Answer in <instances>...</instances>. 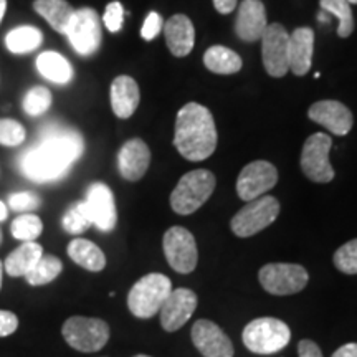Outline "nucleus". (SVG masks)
Instances as JSON below:
<instances>
[{
    "mask_svg": "<svg viewBox=\"0 0 357 357\" xmlns=\"http://www.w3.org/2000/svg\"><path fill=\"white\" fill-rule=\"evenodd\" d=\"M84 142L82 134L68 126L50 123L42 128L38 142L22 154V174L33 182L58 181L68 174L71 164L82 158Z\"/></svg>",
    "mask_w": 357,
    "mask_h": 357,
    "instance_id": "obj_1",
    "label": "nucleus"
},
{
    "mask_svg": "<svg viewBox=\"0 0 357 357\" xmlns=\"http://www.w3.org/2000/svg\"><path fill=\"white\" fill-rule=\"evenodd\" d=\"M217 128L208 108L199 102H187L176 118L174 146L178 154L192 162L208 159L217 149Z\"/></svg>",
    "mask_w": 357,
    "mask_h": 357,
    "instance_id": "obj_2",
    "label": "nucleus"
},
{
    "mask_svg": "<svg viewBox=\"0 0 357 357\" xmlns=\"http://www.w3.org/2000/svg\"><path fill=\"white\" fill-rule=\"evenodd\" d=\"M215 184V176L207 169H195L187 172L181 177L171 194L172 211L178 215H190L197 212L211 199Z\"/></svg>",
    "mask_w": 357,
    "mask_h": 357,
    "instance_id": "obj_3",
    "label": "nucleus"
},
{
    "mask_svg": "<svg viewBox=\"0 0 357 357\" xmlns=\"http://www.w3.org/2000/svg\"><path fill=\"white\" fill-rule=\"evenodd\" d=\"M172 283L166 275L149 273L132 284L128 294V307L136 318L149 319L158 314L172 291Z\"/></svg>",
    "mask_w": 357,
    "mask_h": 357,
    "instance_id": "obj_4",
    "label": "nucleus"
},
{
    "mask_svg": "<svg viewBox=\"0 0 357 357\" xmlns=\"http://www.w3.org/2000/svg\"><path fill=\"white\" fill-rule=\"evenodd\" d=\"M243 344L250 352L260 356L275 354L289 344L291 331L284 321L276 318H258L245 326Z\"/></svg>",
    "mask_w": 357,
    "mask_h": 357,
    "instance_id": "obj_5",
    "label": "nucleus"
},
{
    "mask_svg": "<svg viewBox=\"0 0 357 357\" xmlns=\"http://www.w3.org/2000/svg\"><path fill=\"white\" fill-rule=\"evenodd\" d=\"M66 344L79 352H98L108 344L109 326L100 318L71 316L61 326Z\"/></svg>",
    "mask_w": 357,
    "mask_h": 357,
    "instance_id": "obj_6",
    "label": "nucleus"
},
{
    "mask_svg": "<svg viewBox=\"0 0 357 357\" xmlns=\"http://www.w3.org/2000/svg\"><path fill=\"white\" fill-rule=\"evenodd\" d=\"M280 215V202L271 195H261L250 200L243 208H240L231 218V231L240 238H248L268 229Z\"/></svg>",
    "mask_w": 357,
    "mask_h": 357,
    "instance_id": "obj_7",
    "label": "nucleus"
},
{
    "mask_svg": "<svg viewBox=\"0 0 357 357\" xmlns=\"http://www.w3.org/2000/svg\"><path fill=\"white\" fill-rule=\"evenodd\" d=\"M258 280L265 291L275 296H288L300 293L310 281V275L296 263H268L258 273Z\"/></svg>",
    "mask_w": 357,
    "mask_h": 357,
    "instance_id": "obj_8",
    "label": "nucleus"
},
{
    "mask_svg": "<svg viewBox=\"0 0 357 357\" xmlns=\"http://www.w3.org/2000/svg\"><path fill=\"white\" fill-rule=\"evenodd\" d=\"M66 37L78 55H95L102 40L101 19L95 8L82 7L75 10L73 19L66 30Z\"/></svg>",
    "mask_w": 357,
    "mask_h": 357,
    "instance_id": "obj_9",
    "label": "nucleus"
},
{
    "mask_svg": "<svg viewBox=\"0 0 357 357\" xmlns=\"http://www.w3.org/2000/svg\"><path fill=\"white\" fill-rule=\"evenodd\" d=\"M333 139L324 132H316L307 137L301 153V171L312 182L328 184L334 178V169L329 162V151Z\"/></svg>",
    "mask_w": 357,
    "mask_h": 357,
    "instance_id": "obj_10",
    "label": "nucleus"
},
{
    "mask_svg": "<svg viewBox=\"0 0 357 357\" xmlns=\"http://www.w3.org/2000/svg\"><path fill=\"white\" fill-rule=\"evenodd\" d=\"M166 260L174 271L187 275L197 266L199 250L194 235L184 227H171L162 238Z\"/></svg>",
    "mask_w": 357,
    "mask_h": 357,
    "instance_id": "obj_11",
    "label": "nucleus"
},
{
    "mask_svg": "<svg viewBox=\"0 0 357 357\" xmlns=\"http://www.w3.org/2000/svg\"><path fill=\"white\" fill-rule=\"evenodd\" d=\"M261 58L270 77L281 78L289 71V33L283 25L266 26L261 37Z\"/></svg>",
    "mask_w": 357,
    "mask_h": 357,
    "instance_id": "obj_12",
    "label": "nucleus"
},
{
    "mask_svg": "<svg viewBox=\"0 0 357 357\" xmlns=\"http://www.w3.org/2000/svg\"><path fill=\"white\" fill-rule=\"evenodd\" d=\"M278 182V171L268 160H255L245 166L236 178V194L250 202L270 192Z\"/></svg>",
    "mask_w": 357,
    "mask_h": 357,
    "instance_id": "obj_13",
    "label": "nucleus"
},
{
    "mask_svg": "<svg viewBox=\"0 0 357 357\" xmlns=\"http://www.w3.org/2000/svg\"><path fill=\"white\" fill-rule=\"evenodd\" d=\"M197 294L192 291V289H172L159 311L160 326H162L164 331H178L190 319L194 311L197 310Z\"/></svg>",
    "mask_w": 357,
    "mask_h": 357,
    "instance_id": "obj_14",
    "label": "nucleus"
},
{
    "mask_svg": "<svg viewBox=\"0 0 357 357\" xmlns=\"http://www.w3.org/2000/svg\"><path fill=\"white\" fill-rule=\"evenodd\" d=\"M192 342L204 357H234L231 341L213 321L199 319L192 326Z\"/></svg>",
    "mask_w": 357,
    "mask_h": 357,
    "instance_id": "obj_15",
    "label": "nucleus"
},
{
    "mask_svg": "<svg viewBox=\"0 0 357 357\" xmlns=\"http://www.w3.org/2000/svg\"><path fill=\"white\" fill-rule=\"evenodd\" d=\"M93 225L101 231H111L118 223V212L113 190L102 182H93L86 190L84 199Z\"/></svg>",
    "mask_w": 357,
    "mask_h": 357,
    "instance_id": "obj_16",
    "label": "nucleus"
},
{
    "mask_svg": "<svg viewBox=\"0 0 357 357\" xmlns=\"http://www.w3.org/2000/svg\"><path fill=\"white\" fill-rule=\"evenodd\" d=\"M307 118L321 124L334 136H346L354 124L351 109L342 102L334 100L316 101L307 111Z\"/></svg>",
    "mask_w": 357,
    "mask_h": 357,
    "instance_id": "obj_17",
    "label": "nucleus"
},
{
    "mask_svg": "<svg viewBox=\"0 0 357 357\" xmlns=\"http://www.w3.org/2000/svg\"><path fill=\"white\" fill-rule=\"evenodd\" d=\"M151 164L149 146L139 137H134L123 144L118 153V169L123 178L129 182L141 181Z\"/></svg>",
    "mask_w": 357,
    "mask_h": 357,
    "instance_id": "obj_18",
    "label": "nucleus"
},
{
    "mask_svg": "<svg viewBox=\"0 0 357 357\" xmlns=\"http://www.w3.org/2000/svg\"><path fill=\"white\" fill-rule=\"evenodd\" d=\"M268 26L265 3L261 0H243L235 19V33L243 42L261 40Z\"/></svg>",
    "mask_w": 357,
    "mask_h": 357,
    "instance_id": "obj_19",
    "label": "nucleus"
},
{
    "mask_svg": "<svg viewBox=\"0 0 357 357\" xmlns=\"http://www.w3.org/2000/svg\"><path fill=\"white\" fill-rule=\"evenodd\" d=\"M167 48L174 56H187L194 50L195 29L189 17L184 13H176L162 26Z\"/></svg>",
    "mask_w": 357,
    "mask_h": 357,
    "instance_id": "obj_20",
    "label": "nucleus"
},
{
    "mask_svg": "<svg viewBox=\"0 0 357 357\" xmlns=\"http://www.w3.org/2000/svg\"><path fill=\"white\" fill-rule=\"evenodd\" d=\"M111 108L119 119H128L136 113L141 101L139 84L128 75H119L111 83Z\"/></svg>",
    "mask_w": 357,
    "mask_h": 357,
    "instance_id": "obj_21",
    "label": "nucleus"
},
{
    "mask_svg": "<svg viewBox=\"0 0 357 357\" xmlns=\"http://www.w3.org/2000/svg\"><path fill=\"white\" fill-rule=\"evenodd\" d=\"M314 52V32L307 26H300L289 35V70L296 77H305L311 70Z\"/></svg>",
    "mask_w": 357,
    "mask_h": 357,
    "instance_id": "obj_22",
    "label": "nucleus"
},
{
    "mask_svg": "<svg viewBox=\"0 0 357 357\" xmlns=\"http://www.w3.org/2000/svg\"><path fill=\"white\" fill-rule=\"evenodd\" d=\"M43 257V247L37 242H24L19 248H15L3 261V270L12 278L26 276L32 268L37 265Z\"/></svg>",
    "mask_w": 357,
    "mask_h": 357,
    "instance_id": "obj_23",
    "label": "nucleus"
},
{
    "mask_svg": "<svg viewBox=\"0 0 357 357\" xmlns=\"http://www.w3.org/2000/svg\"><path fill=\"white\" fill-rule=\"evenodd\" d=\"M33 10L48 22L53 30L66 35L68 25L75 15V8L66 0H35Z\"/></svg>",
    "mask_w": 357,
    "mask_h": 357,
    "instance_id": "obj_24",
    "label": "nucleus"
},
{
    "mask_svg": "<svg viewBox=\"0 0 357 357\" xmlns=\"http://www.w3.org/2000/svg\"><path fill=\"white\" fill-rule=\"evenodd\" d=\"M68 257L77 263L78 266L88 271H101L106 266V257L96 243L89 242L86 238H75L68 243Z\"/></svg>",
    "mask_w": 357,
    "mask_h": 357,
    "instance_id": "obj_25",
    "label": "nucleus"
},
{
    "mask_svg": "<svg viewBox=\"0 0 357 357\" xmlns=\"http://www.w3.org/2000/svg\"><path fill=\"white\" fill-rule=\"evenodd\" d=\"M37 70L43 78L56 84H66L73 79V68L70 61L56 52H43L38 55Z\"/></svg>",
    "mask_w": 357,
    "mask_h": 357,
    "instance_id": "obj_26",
    "label": "nucleus"
},
{
    "mask_svg": "<svg viewBox=\"0 0 357 357\" xmlns=\"http://www.w3.org/2000/svg\"><path fill=\"white\" fill-rule=\"evenodd\" d=\"M204 65L208 71L217 75H234L242 70V58L230 48L215 45L211 47L204 55Z\"/></svg>",
    "mask_w": 357,
    "mask_h": 357,
    "instance_id": "obj_27",
    "label": "nucleus"
},
{
    "mask_svg": "<svg viewBox=\"0 0 357 357\" xmlns=\"http://www.w3.org/2000/svg\"><path fill=\"white\" fill-rule=\"evenodd\" d=\"M43 43L42 30L32 25H20L10 30L6 37V47L15 55H25L40 48Z\"/></svg>",
    "mask_w": 357,
    "mask_h": 357,
    "instance_id": "obj_28",
    "label": "nucleus"
},
{
    "mask_svg": "<svg viewBox=\"0 0 357 357\" xmlns=\"http://www.w3.org/2000/svg\"><path fill=\"white\" fill-rule=\"evenodd\" d=\"M321 10L337 19V37L347 38L354 32V15L347 0H319Z\"/></svg>",
    "mask_w": 357,
    "mask_h": 357,
    "instance_id": "obj_29",
    "label": "nucleus"
},
{
    "mask_svg": "<svg viewBox=\"0 0 357 357\" xmlns=\"http://www.w3.org/2000/svg\"><path fill=\"white\" fill-rule=\"evenodd\" d=\"M61 270H63V263H61L60 258L53 255H43L37 265L26 273L25 278L32 287H43V284H48L53 280H56Z\"/></svg>",
    "mask_w": 357,
    "mask_h": 357,
    "instance_id": "obj_30",
    "label": "nucleus"
},
{
    "mask_svg": "<svg viewBox=\"0 0 357 357\" xmlns=\"http://www.w3.org/2000/svg\"><path fill=\"white\" fill-rule=\"evenodd\" d=\"M12 235L22 242H35L43 231L42 218L35 213H22L17 218H13L10 225Z\"/></svg>",
    "mask_w": 357,
    "mask_h": 357,
    "instance_id": "obj_31",
    "label": "nucleus"
},
{
    "mask_svg": "<svg viewBox=\"0 0 357 357\" xmlns=\"http://www.w3.org/2000/svg\"><path fill=\"white\" fill-rule=\"evenodd\" d=\"M53 102L52 91L47 86H33L25 93L24 101H22V108L29 116L37 118L50 109Z\"/></svg>",
    "mask_w": 357,
    "mask_h": 357,
    "instance_id": "obj_32",
    "label": "nucleus"
},
{
    "mask_svg": "<svg viewBox=\"0 0 357 357\" xmlns=\"http://www.w3.org/2000/svg\"><path fill=\"white\" fill-rule=\"evenodd\" d=\"M61 225H63V230L68 231L71 235L83 234V231H86L89 227L93 225L91 217H89V212L86 208V204H84V200L71 205L63 215Z\"/></svg>",
    "mask_w": 357,
    "mask_h": 357,
    "instance_id": "obj_33",
    "label": "nucleus"
},
{
    "mask_svg": "<svg viewBox=\"0 0 357 357\" xmlns=\"http://www.w3.org/2000/svg\"><path fill=\"white\" fill-rule=\"evenodd\" d=\"M334 266L346 275H357V238L339 247L334 253Z\"/></svg>",
    "mask_w": 357,
    "mask_h": 357,
    "instance_id": "obj_34",
    "label": "nucleus"
},
{
    "mask_svg": "<svg viewBox=\"0 0 357 357\" xmlns=\"http://www.w3.org/2000/svg\"><path fill=\"white\" fill-rule=\"evenodd\" d=\"M26 131L19 121L10 118L0 119V146L17 147L25 141Z\"/></svg>",
    "mask_w": 357,
    "mask_h": 357,
    "instance_id": "obj_35",
    "label": "nucleus"
},
{
    "mask_svg": "<svg viewBox=\"0 0 357 357\" xmlns=\"http://www.w3.org/2000/svg\"><path fill=\"white\" fill-rule=\"evenodd\" d=\"M42 205V199H40L38 194L35 192L25 190V192H15L8 197V207L12 208L13 212H25L30 213Z\"/></svg>",
    "mask_w": 357,
    "mask_h": 357,
    "instance_id": "obj_36",
    "label": "nucleus"
},
{
    "mask_svg": "<svg viewBox=\"0 0 357 357\" xmlns=\"http://www.w3.org/2000/svg\"><path fill=\"white\" fill-rule=\"evenodd\" d=\"M123 22H124L123 3L118 2V0L109 2L105 8V13H102V24H105V26L111 33H118L119 30L123 29Z\"/></svg>",
    "mask_w": 357,
    "mask_h": 357,
    "instance_id": "obj_37",
    "label": "nucleus"
},
{
    "mask_svg": "<svg viewBox=\"0 0 357 357\" xmlns=\"http://www.w3.org/2000/svg\"><path fill=\"white\" fill-rule=\"evenodd\" d=\"M162 26H164L162 17H160L158 12H149V15L146 17L144 24H142L141 37L144 38L146 42H153V40L162 32Z\"/></svg>",
    "mask_w": 357,
    "mask_h": 357,
    "instance_id": "obj_38",
    "label": "nucleus"
},
{
    "mask_svg": "<svg viewBox=\"0 0 357 357\" xmlns=\"http://www.w3.org/2000/svg\"><path fill=\"white\" fill-rule=\"evenodd\" d=\"M19 328V318L10 311L0 310V337L10 336Z\"/></svg>",
    "mask_w": 357,
    "mask_h": 357,
    "instance_id": "obj_39",
    "label": "nucleus"
},
{
    "mask_svg": "<svg viewBox=\"0 0 357 357\" xmlns=\"http://www.w3.org/2000/svg\"><path fill=\"white\" fill-rule=\"evenodd\" d=\"M298 354L300 357H323L319 346L311 339H303L298 344Z\"/></svg>",
    "mask_w": 357,
    "mask_h": 357,
    "instance_id": "obj_40",
    "label": "nucleus"
},
{
    "mask_svg": "<svg viewBox=\"0 0 357 357\" xmlns=\"http://www.w3.org/2000/svg\"><path fill=\"white\" fill-rule=\"evenodd\" d=\"M212 2H213V7H215V10L218 13H222V15H227V13L235 10L238 0H212Z\"/></svg>",
    "mask_w": 357,
    "mask_h": 357,
    "instance_id": "obj_41",
    "label": "nucleus"
},
{
    "mask_svg": "<svg viewBox=\"0 0 357 357\" xmlns=\"http://www.w3.org/2000/svg\"><path fill=\"white\" fill-rule=\"evenodd\" d=\"M333 357H357V342H347L334 352Z\"/></svg>",
    "mask_w": 357,
    "mask_h": 357,
    "instance_id": "obj_42",
    "label": "nucleus"
},
{
    "mask_svg": "<svg viewBox=\"0 0 357 357\" xmlns=\"http://www.w3.org/2000/svg\"><path fill=\"white\" fill-rule=\"evenodd\" d=\"M7 215H8V211H7L6 204H3L2 200H0V222H3V220H6Z\"/></svg>",
    "mask_w": 357,
    "mask_h": 357,
    "instance_id": "obj_43",
    "label": "nucleus"
},
{
    "mask_svg": "<svg viewBox=\"0 0 357 357\" xmlns=\"http://www.w3.org/2000/svg\"><path fill=\"white\" fill-rule=\"evenodd\" d=\"M6 12H7V0H0V22L3 20Z\"/></svg>",
    "mask_w": 357,
    "mask_h": 357,
    "instance_id": "obj_44",
    "label": "nucleus"
},
{
    "mask_svg": "<svg viewBox=\"0 0 357 357\" xmlns=\"http://www.w3.org/2000/svg\"><path fill=\"white\" fill-rule=\"evenodd\" d=\"M318 20H319V22H324V24H328V22H329V13H326V12L323 10V12H321L319 15H318Z\"/></svg>",
    "mask_w": 357,
    "mask_h": 357,
    "instance_id": "obj_45",
    "label": "nucleus"
},
{
    "mask_svg": "<svg viewBox=\"0 0 357 357\" xmlns=\"http://www.w3.org/2000/svg\"><path fill=\"white\" fill-rule=\"evenodd\" d=\"M2 278H3V263L0 261V288H2Z\"/></svg>",
    "mask_w": 357,
    "mask_h": 357,
    "instance_id": "obj_46",
    "label": "nucleus"
},
{
    "mask_svg": "<svg viewBox=\"0 0 357 357\" xmlns=\"http://www.w3.org/2000/svg\"><path fill=\"white\" fill-rule=\"evenodd\" d=\"M134 357H151V356H146V354H137V356H134Z\"/></svg>",
    "mask_w": 357,
    "mask_h": 357,
    "instance_id": "obj_47",
    "label": "nucleus"
},
{
    "mask_svg": "<svg viewBox=\"0 0 357 357\" xmlns=\"http://www.w3.org/2000/svg\"><path fill=\"white\" fill-rule=\"evenodd\" d=\"M349 3H357V0H347Z\"/></svg>",
    "mask_w": 357,
    "mask_h": 357,
    "instance_id": "obj_48",
    "label": "nucleus"
},
{
    "mask_svg": "<svg viewBox=\"0 0 357 357\" xmlns=\"http://www.w3.org/2000/svg\"><path fill=\"white\" fill-rule=\"evenodd\" d=\"M0 243H2V230H0Z\"/></svg>",
    "mask_w": 357,
    "mask_h": 357,
    "instance_id": "obj_49",
    "label": "nucleus"
}]
</instances>
